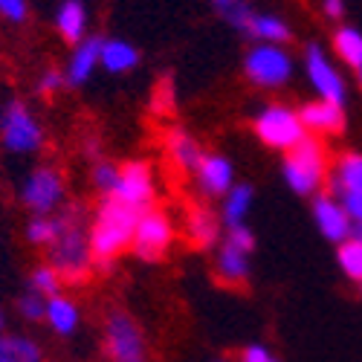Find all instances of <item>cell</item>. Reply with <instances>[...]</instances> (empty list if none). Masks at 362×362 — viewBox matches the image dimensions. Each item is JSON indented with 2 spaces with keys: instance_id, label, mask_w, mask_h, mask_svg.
<instances>
[{
  "instance_id": "obj_26",
  "label": "cell",
  "mask_w": 362,
  "mask_h": 362,
  "mask_svg": "<svg viewBox=\"0 0 362 362\" xmlns=\"http://www.w3.org/2000/svg\"><path fill=\"white\" fill-rule=\"evenodd\" d=\"M250 203H252V186H247V183L232 186L229 194H226V203H223V221H226V226L244 223V218L250 212Z\"/></svg>"
},
{
  "instance_id": "obj_24",
  "label": "cell",
  "mask_w": 362,
  "mask_h": 362,
  "mask_svg": "<svg viewBox=\"0 0 362 362\" xmlns=\"http://www.w3.org/2000/svg\"><path fill=\"white\" fill-rule=\"evenodd\" d=\"M99 62L110 73H128L139 64V52L125 41H102V58Z\"/></svg>"
},
{
  "instance_id": "obj_38",
  "label": "cell",
  "mask_w": 362,
  "mask_h": 362,
  "mask_svg": "<svg viewBox=\"0 0 362 362\" xmlns=\"http://www.w3.org/2000/svg\"><path fill=\"white\" fill-rule=\"evenodd\" d=\"M322 12L330 21H342L345 18V0H322Z\"/></svg>"
},
{
  "instance_id": "obj_22",
  "label": "cell",
  "mask_w": 362,
  "mask_h": 362,
  "mask_svg": "<svg viewBox=\"0 0 362 362\" xmlns=\"http://www.w3.org/2000/svg\"><path fill=\"white\" fill-rule=\"evenodd\" d=\"M0 362H44V351L29 337L0 334Z\"/></svg>"
},
{
  "instance_id": "obj_32",
  "label": "cell",
  "mask_w": 362,
  "mask_h": 362,
  "mask_svg": "<svg viewBox=\"0 0 362 362\" xmlns=\"http://www.w3.org/2000/svg\"><path fill=\"white\" fill-rule=\"evenodd\" d=\"M151 107H154L157 113H163V116H168V113L174 110V81H171L168 73L157 78L154 96H151Z\"/></svg>"
},
{
  "instance_id": "obj_9",
  "label": "cell",
  "mask_w": 362,
  "mask_h": 362,
  "mask_svg": "<svg viewBox=\"0 0 362 362\" xmlns=\"http://www.w3.org/2000/svg\"><path fill=\"white\" fill-rule=\"evenodd\" d=\"M244 73L255 87H281L293 76V58L276 44H255L244 58Z\"/></svg>"
},
{
  "instance_id": "obj_14",
  "label": "cell",
  "mask_w": 362,
  "mask_h": 362,
  "mask_svg": "<svg viewBox=\"0 0 362 362\" xmlns=\"http://www.w3.org/2000/svg\"><path fill=\"white\" fill-rule=\"evenodd\" d=\"M186 238L192 250H212L221 240V218L203 203H189L186 209Z\"/></svg>"
},
{
  "instance_id": "obj_39",
  "label": "cell",
  "mask_w": 362,
  "mask_h": 362,
  "mask_svg": "<svg viewBox=\"0 0 362 362\" xmlns=\"http://www.w3.org/2000/svg\"><path fill=\"white\" fill-rule=\"evenodd\" d=\"M354 235H356V238L362 240V226H354Z\"/></svg>"
},
{
  "instance_id": "obj_25",
  "label": "cell",
  "mask_w": 362,
  "mask_h": 362,
  "mask_svg": "<svg viewBox=\"0 0 362 362\" xmlns=\"http://www.w3.org/2000/svg\"><path fill=\"white\" fill-rule=\"evenodd\" d=\"M252 38H258L261 44H276V47H281V44H287V41L293 38V33H290V26H287L281 18H276V15H258V12H255Z\"/></svg>"
},
{
  "instance_id": "obj_28",
  "label": "cell",
  "mask_w": 362,
  "mask_h": 362,
  "mask_svg": "<svg viewBox=\"0 0 362 362\" xmlns=\"http://www.w3.org/2000/svg\"><path fill=\"white\" fill-rule=\"evenodd\" d=\"M58 287H62V279H58V273L49 264H41V267H35L33 273H29V290L52 298V296H58Z\"/></svg>"
},
{
  "instance_id": "obj_41",
  "label": "cell",
  "mask_w": 362,
  "mask_h": 362,
  "mask_svg": "<svg viewBox=\"0 0 362 362\" xmlns=\"http://www.w3.org/2000/svg\"><path fill=\"white\" fill-rule=\"evenodd\" d=\"M356 78H359V87H362V70H356Z\"/></svg>"
},
{
  "instance_id": "obj_33",
  "label": "cell",
  "mask_w": 362,
  "mask_h": 362,
  "mask_svg": "<svg viewBox=\"0 0 362 362\" xmlns=\"http://www.w3.org/2000/svg\"><path fill=\"white\" fill-rule=\"evenodd\" d=\"M226 240H229L232 247H238L240 252H247V255H252V252H255V232H252L247 223L229 226V235H226Z\"/></svg>"
},
{
  "instance_id": "obj_31",
  "label": "cell",
  "mask_w": 362,
  "mask_h": 362,
  "mask_svg": "<svg viewBox=\"0 0 362 362\" xmlns=\"http://www.w3.org/2000/svg\"><path fill=\"white\" fill-rule=\"evenodd\" d=\"M18 310H21V316L29 319V322L47 319V296H41V293H35V290H26V293L18 298Z\"/></svg>"
},
{
  "instance_id": "obj_19",
  "label": "cell",
  "mask_w": 362,
  "mask_h": 362,
  "mask_svg": "<svg viewBox=\"0 0 362 362\" xmlns=\"http://www.w3.org/2000/svg\"><path fill=\"white\" fill-rule=\"evenodd\" d=\"M330 189L337 192V197L362 194V154L348 151V154L339 157L337 171H334V177H330Z\"/></svg>"
},
{
  "instance_id": "obj_2",
  "label": "cell",
  "mask_w": 362,
  "mask_h": 362,
  "mask_svg": "<svg viewBox=\"0 0 362 362\" xmlns=\"http://www.w3.org/2000/svg\"><path fill=\"white\" fill-rule=\"evenodd\" d=\"M142 218V209H134L119 197H102L99 209L90 218V252L96 269H113L116 258L128 252L134 244V232Z\"/></svg>"
},
{
  "instance_id": "obj_16",
  "label": "cell",
  "mask_w": 362,
  "mask_h": 362,
  "mask_svg": "<svg viewBox=\"0 0 362 362\" xmlns=\"http://www.w3.org/2000/svg\"><path fill=\"white\" fill-rule=\"evenodd\" d=\"M165 151H168V160L174 163V168L183 171V174H194L200 160H203L200 142L186 128H168L165 131Z\"/></svg>"
},
{
  "instance_id": "obj_37",
  "label": "cell",
  "mask_w": 362,
  "mask_h": 362,
  "mask_svg": "<svg viewBox=\"0 0 362 362\" xmlns=\"http://www.w3.org/2000/svg\"><path fill=\"white\" fill-rule=\"evenodd\" d=\"M339 203L345 206L354 226H362V194H345V197H339Z\"/></svg>"
},
{
  "instance_id": "obj_8",
  "label": "cell",
  "mask_w": 362,
  "mask_h": 362,
  "mask_svg": "<svg viewBox=\"0 0 362 362\" xmlns=\"http://www.w3.org/2000/svg\"><path fill=\"white\" fill-rule=\"evenodd\" d=\"M21 200L35 218L55 215L64 203V177H62V171L52 168V165H38L23 183Z\"/></svg>"
},
{
  "instance_id": "obj_36",
  "label": "cell",
  "mask_w": 362,
  "mask_h": 362,
  "mask_svg": "<svg viewBox=\"0 0 362 362\" xmlns=\"http://www.w3.org/2000/svg\"><path fill=\"white\" fill-rule=\"evenodd\" d=\"M240 362H281L273 351L269 348H264V345H247L244 351H240Z\"/></svg>"
},
{
  "instance_id": "obj_6",
  "label": "cell",
  "mask_w": 362,
  "mask_h": 362,
  "mask_svg": "<svg viewBox=\"0 0 362 362\" xmlns=\"http://www.w3.org/2000/svg\"><path fill=\"white\" fill-rule=\"evenodd\" d=\"M0 139L15 154H29V151H38L44 145V131L26 102L9 99L0 107Z\"/></svg>"
},
{
  "instance_id": "obj_3",
  "label": "cell",
  "mask_w": 362,
  "mask_h": 362,
  "mask_svg": "<svg viewBox=\"0 0 362 362\" xmlns=\"http://www.w3.org/2000/svg\"><path fill=\"white\" fill-rule=\"evenodd\" d=\"M281 174L284 183L296 194L301 197L316 194L327 180V148L322 145V139L308 134L296 148H290L281 163Z\"/></svg>"
},
{
  "instance_id": "obj_29",
  "label": "cell",
  "mask_w": 362,
  "mask_h": 362,
  "mask_svg": "<svg viewBox=\"0 0 362 362\" xmlns=\"http://www.w3.org/2000/svg\"><path fill=\"white\" fill-rule=\"evenodd\" d=\"M55 235H58V226H55L52 215L49 218H33L29 226H26V240L29 244H35V247H44V250L55 240Z\"/></svg>"
},
{
  "instance_id": "obj_21",
  "label": "cell",
  "mask_w": 362,
  "mask_h": 362,
  "mask_svg": "<svg viewBox=\"0 0 362 362\" xmlns=\"http://www.w3.org/2000/svg\"><path fill=\"white\" fill-rule=\"evenodd\" d=\"M334 52L339 55V62L354 67V70H362V33L356 26H348V23H339L334 29Z\"/></svg>"
},
{
  "instance_id": "obj_18",
  "label": "cell",
  "mask_w": 362,
  "mask_h": 362,
  "mask_svg": "<svg viewBox=\"0 0 362 362\" xmlns=\"http://www.w3.org/2000/svg\"><path fill=\"white\" fill-rule=\"evenodd\" d=\"M215 273L229 287L247 284V279H250V255L240 252L238 247H232L229 240H223L221 252H218V261H215Z\"/></svg>"
},
{
  "instance_id": "obj_23",
  "label": "cell",
  "mask_w": 362,
  "mask_h": 362,
  "mask_svg": "<svg viewBox=\"0 0 362 362\" xmlns=\"http://www.w3.org/2000/svg\"><path fill=\"white\" fill-rule=\"evenodd\" d=\"M78 308L73 305L70 298H62V296H52L47 301V322L52 325L55 334L62 337H73L76 327H78Z\"/></svg>"
},
{
  "instance_id": "obj_27",
  "label": "cell",
  "mask_w": 362,
  "mask_h": 362,
  "mask_svg": "<svg viewBox=\"0 0 362 362\" xmlns=\"http://www.w3.org/2000/svg\"><path fill=\"white\" fill-rule=\"evenodd\" d=\"M337 264L351 281L362 284V240L356 235L342 240V244L337 247Z\"/></svg>"
},
{
  "instance_id": "obj_12",
  "label": "cell",
  "mask_w": 362,
  "mask_h": 362,
  "mask_svg": "<svg viewBox=\"0 0 362 362\" xmlns=\"http://www.w3.org/2000/svg\"><path fill=\"white\" fill-rule=\"evenodd\" d=\"M313 221H316L319 235L337 247L342 240L354 238V221L348 218L345 206L334 194H316L313 197Z\"/></svg>"
},
{
  "instance_id": "obj_17",
  "label": "cell",
  "mask_w": 362,
  "mask_h": 362,
  "mask_svg": "<svg viewBox=\"0 0 362 362\" xmlns=\"http://www.w3.org/2000/svg\"><path fill=\"white\" fill-rule=\"evenodd\" d=\"M102 41H105V38L93 35V38H84V41L76 47L70 64H67V70H64L67 87H78V84H84V81L90 78V73H93V67L99 64V58H102Z\"/></svg>"
},
{
  "instance_id": "obj_5",
  "label": "cell",
  "mask_w": 362,
  "mask_h": 362,
  "mask_svg": "<svg viewBox=\"0 0 362 362\" xmlns=\"http://www.w3.org/2000/svg\"><path fill=\"white\" fill-rule=\"evenodd\" d=\"M252 131L267 148L284 151V154L308 136L305 125H301V119H298V110H293L287 105L261 107L258 116H255V122H252Z\"/></svg>"
},
{
  "instance_id": "obj_34",
  "label": "cell",
  "mask_w": 362,
  "mask_h": 362,
  "mask_svg": "<svg viewBox=\"0 0 362 362\" xmlns=\"http://www.w3.org/2000/svg\"><path fill=\"white\" fill-rule=\"evenodd\" d=\"M62 87H67L64 73H62V70H47V73L38 78V96H41V99H52Z\"/></svg>"
},
{
  "instance_id": "obj_30",
  "label": "cell",
  "mask_w": 362,
  "mask_h": 362,
  "mask_svg": "<svg viewBox=\"0 0 362 362\" xmlns=\"http://www.w3.org/2000/svg\"><path fill=\"white\" fill-rule=\"evenodd\" d=\"M119 171H122V165H116V163H107V160L93 163V186H96L105 197L116 192V186H119Z\"/></svg>"
},
{
  "instance_id": "obj_4",
  "label": "cell",
  "mask_w": 362,
  "mask_h": 362,
  "mask_svg": "<svg viewBox=\"0 0 362 362\" xmlns=\"http://www.w3.org/2000/svg\"><path fill=\"white\" fill-rule=\"evenodd\" d=\"M105 356L110 362H148L145 334L125 308H110L105 316Z\"/></svg>"
},
{
  "instance_id": "obj_7",
  "label": "cell",
  "mask_w": 362,
  "mask_h": 362,
  "mask_svg": "<svg viewBox=\"0 0 362 362\" xmlns=\"http://www.w3.org/2000/svg\"><path fill=\"white\" fill-rule=\"evenodd\" d=\"M174 244V223L171 218L163 212V209H145L139 223H136V232H134V244H131V252L136 258H142L145 264H160L168 250Z\"/></svg>"
},
{
  "instance_id": "obj_20",
  "label": "cell",
  "mask_w": 362,
  "mask_h": 362,
  "mask_svg": "<svg viewBox=\"0 0 362 362\" xmlns=\"http://www.w3.org/2000/svg\"><path fill=\"white\" fill-rule=\"evenodd\" d=\"M55 26L67 44H81L84 41V26H87V12L81 0H64L62 9L55 15Z\"/></svg>"
},
{
  "instance_id": "obj_15",
  "label": "cell",
  "mask_w": 362,
  "mask_h": 362,
  "mask_svg": "<svg viewBox=\"0 0 362 362\" xmlns=\"http://www.w3.org/2000/svg\"><path fill=\"white\" fill-rule=\"evenodd\" d=\"M194 177L206 197H226L232 189V163L221 154H203Z\"/></svg>"
},
{
  "instance_id": "obj_1",
  "label": "cell",
  "mask_w": 362,
  "mask_h": 362,
  "mask_svg": "<svg viewBox=\"0 0 362 362\" xmlns=\"http://www.w3.org/2000/svg\"><path fill=\"white\" fill-rule=\"evenodd\" d=\"M58 235L47 247V264L58 273V279L67 284H84L96 273L93 252H90V209L81 200L62 203V209L52 215Z\"/></svg>"
},
{
  "instance_id": "obj_11",
  "label": "cell",
  "mask_w": 362,
  "mask_h": 362,
  "mask_svg": "<svg viewBox=\"0 0 362 362\" xmlns=\"http://www.w3.org/2000/svg\"><path fill=\"white\" fill-rule=\"evenodd\" d=\"M107 197H119L122 203L134 206V209H151L154 203V177H151V165L148 163H139V160H131L122 165L119 171V186L113 194Z\"/></svg>"
},
{
  "instance_id": "obj_42",
  "label": "cell",
  "mask_w": 362,
  "mask_h": 362,
  "mask_svg": "<svg viewBox=\"0 0 362 362\" xmlns=\"http://www.w3.org/2000/svg\"><path fill=\"white\" fill-rule=\"evenodd\" d=\"M215 362H226V359H215Z\"/></svg>"
},
{
  "instance_id": "obj_35",
  "label": "cell",
  "mask_w": 362,
  "mask_h": 362,
  "mask_svg": "<svg viewBox=\"0 0 362 362\" xmlns=\"http://www.w3.org/2000/svg\"><path fill=\"white\" fill-rule=\"evenodd\" d=\"M0 15L12 23H23L29 9H26V0H0Z\"/></svg>"
},
{
  "instance_id": "obj_40",
  "label": "cell",
  "mask_w": 362,
  "mask_h": 362,
  "mask_svg": "<svg viewBox=\"0 0 362 362\" xmlns=\"http://www.w3.org/2000/svg\"><path fill=\"white\" fill-rule=\"evenodd\" d=\"M4 325H6V316H4V310H0V330H4Z\"/></svg>"
},
{
  "instance_id": "obj_10",
  "label": "cell",
  "mask_w": 362,
  "mask_h": 362,
  "mask_svg": "<svg viewBox=\"0 0 362 362\" xmlns=\"http://www.w3.org/2000/svg\"><path fill=\"white\" fill-rule=\"evenodd\" d=\"M305 73H308V78H310V84H313V90L319 93L322 102L345 107L348 84H345L342 73L330 64V58L325 55V49L319 44H308L305 47Z\"/></svg>"
},
{
  "instance_id": "obj_13",
  "label": "cell",
  "mask_w": 362,
  "mask_h": 362,
  "mask_svg": "<svg viewBox=\"0 0 362 362\" xmlns=\"http://www.w3.org/2000/svg\"><path fill=\"white\" fill-rule=\"evenodd\" d=\"M298 119H301V125H305V131L310 136H339L348 125L345 122V107L322 102V99L301 105Z\"/></svg>"
}]
</instances>
